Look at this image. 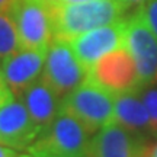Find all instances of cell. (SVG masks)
Wrapping results in <instances>:
<instances>
[{
    "instance_id": "obj_19",
    "label": "cell",
    "mask_w": 157,
    "mask_h": 157,
    "mask_svg": "<svg viewBox=\"0 0 157 157\" xmlns=\"http://www.w3.org/2000/svg\"><path fill=\"white\" fill-rule=\"evenodd\" d=\"M121 2L127 9H131V7H140L141 5L146 3L147 0H121Z\"/></svg>"
},
{
    "instance_id": "obj_24",
    "label": "cell",
    "mask_w": 157,
    "mask_h": 157,
    "mask_svg": "<svg viewBox=\"0 0 157 157\" xmlns=\"http://www.w3.org/2000/svg\"><path fill=\"white\" fill-rule=\"evenodd\" d=\"M48 157H61V156H48Z\"/></svg>"
},
{
    "instance_id": "obj_13",
    "label": "cell",
    "mask_w": 157,
    "mask_h": 157,
    "mask_svg": "<svg viewBox=\"0 0 157 157\" xmlns=\"http://www.w3.org/2000/svg\"><path fill=\"white\" fill-rule=\"evenodd\" d=\"M113 122L119 124L128 131L146 138L153 135L150 117L144 102L141 99V92L115 96Z\"/></svg>"
},
{
    "instance_id": "obj_2",
    "label": "cell",
    "mask_w": 157,
    "mask_h": 157,
    "mask_svg": "<svg viewBox=\"0 0 157 157\" xmlns=\"http://www.w3.org/2000/svg\"><path fill=\"white\" fill-rule=\"evenodd\" d=\"M90 137L92 134L80 121L73 115L60 111L56 119L41 131L28 151L34 157H83Z\"/></svg>"
},
{
    "instance_id": "obj_11",
    "label": "cell",
    "mask_w": 157,
    "mask_h": 157,
    "mask_svg": "<svg viewBox=\"0 0 157 157\" xmlns=\"http://www.w3.org/2000/svg\"><path fill=\"white\" fill-rule=\"evenodd\" d=\"M47 50L22 48L0 61L3 80L15 96H21L42 76Z\"/></svg>"
},
{
    "instance_id": "obj_16",
    "label": "cell",
    "mask_w": 157,
    "mask_h": 157,
    "mask_svg": "<svg viewBox=\"0 0 157 157\" xmlns=\"http://www.w3.org/2000/svg\"><path fill=\"white\" fill-rule=\"evenodd\" d=\"M140 9L154 34L157 35V0H147L144 5L140 6Z\"/></svg>"
},
{
    "instance_id": "obj_18",
    "label": "cell",
    "mask_w": 157,
    "mask_h": 157,
    "mask_svg": "<svg viewBox=\"0 0 157 157\" xmlns=\"http://www.w3.org/2000/svg\"><path fill=\"white\" fill-rule=\"evenodd\" d=\"M17 150H13L10 147H6L0 144V157H17Z\"/></svg>"
},
{
    "instance_id": "obj_23",
    "label": "cell",
    "mask_w": 157,
    "mask_h": 157,
    "mask_svg": "<svg viewBox=\"0 0 157 157\" xmlns=\"http://www.w3.org/2000/svg\"><path fill=\"white\" fill-rule=\"evenodd\" d=\"M17 157H34V156H29V154H21V156H17Z\"/></svg>"
},
{
    "instance_id": "obj_4",
    "label": "cell",
    "mask_w": 157,
    "mask_h": 157,
    "mask_svg": "<svg viewBox=\"0 0 157 157\" xmlns=\"http://www.w3.org/2000/svg\"><path fill=\"white\" fill-rule=\"evenodd\" d=\"M21 45L25 50H45L52 41L50 0H15L9 9Z\"/></svg>"
},
{
    "instance_id": "obj_25",
    "label": "cell",
    "mask_w": 157,
    "mask_h": 157,
    "mask_svg": "<svg viewBox=\"0 0 157 157\" xmlns=\"http://www.w3.org/2000/svg\"><path fill=\"white\" fill-rule=\"evenodd\" d=\"M147 151H148V150H147ZM143 157H148V156H147V153H146V154H144V156H143Z\"/></svg>"
},
{
    "instance_id": "obj_10",
    "label": "cell",
    "mask_w": 157,
    "mask_h": 157,
    "mask_svg": "<svg viewBox=\"0 0 157 157\" xmlns=\"http://www.w3.org/2000/svg\"><path fill=\"white\" fill-rule=\"evenodd\" d=\"M77 58L84 67H90L109 52L124 48L125 44V16L117 22L99 26L68 41Z\"/></svg>"
},
{
    "instance_id": "obj_22",
    "label": "cell",
    "mask_w": 157,
    "mask_h": 157,
    "mask_svg": "<svg viewBox=\"0 0 157 157\" xmlns=\"http://www.w3.org/2000/svg\"><path fill=\"white\" fill-rule=\"evenodd\" d=\"M57 3H80V2H92V0H51Z\"/></svg>"
},
{
    "instance_id": "obj_15",
    "label": "cell",
    "mask_w": 157,
    "mask_h": 157,
    "mask_svg": "<svg viewBox=\"0 0 157 157\" xmlns=\"http://www.w3.org/2000/svg\"><path fill=\"white\" fill-rule=\"evenodd\" d=\"M141 99L147 108V112L150 117L153 135H157V86H147L141 90Z\"/></svg>"
},
{
    "instance_id": "obj_14",
    "label": "cell",
    "mask_w": 157,
    "mask_h": 157,
    "mask_svg": "<svg viewBox=\"0 0 157 157\" xmlns=\"http://www.w3.org/2000/svg\"><path fill=\"white\" fill-rule=\"evenodd\" d=\"M22 50L15 22L7 10H0V61Z\"/></svg>"
},
{
    "instance_id": "obj_9",
    "label": "cell",
    "mask_w": 157,
    "mask_h": 157,
    "mask_svg": "<svg viewBox=\"0 0 157 157\" xmlns=\"http://www.w3.org/2000/svg\"><path fill=\"white\" fill-rule=\"evenodd\" d=\"M147 150L146 137L111 122L90 137L83 157H143Z\"/></svg>"
},
{
    "instance_id": "obj_6",
    "label": "cell",
    "mask_w": 157,
    "mask_h": 157,
    "mask_svg": "<svg viewBox=\"0 0 157 157\" xmlns=\"http://www.w3.org/2000/svg\"><path fill=\"white\" fill-rule=\"evenodd\" d=\"M124 48L132 57L144 87L156 82L157 74V35L148 25L141 9L125 16Z\"/></svg>"
},
{
    "instance_id": "obj_7",
    "label": "cell",
    "mask_w": 157,
    "mask_h": 157,
    "mask_svg": "<svg viewBox=\"0 0 157 157\" xmlns=\"http://www.w3.org/2000/svg\"><path fill=\"white\" fill-rule=\"evenodd\" d=\"M87 77L115 96L144 89L137 66L125 48L102 57L90 67Z\"/></svg>"
},
{
    "instance_id": "obj_26",
    "label": "cell",
    "mask_w": 157,
    "mask_h": 157,
    "mask_svg": "<svg viewBox=\"0 0 157 157\" xmlns=\"http://www.w3.org/2000/svg\"><path fill=\"white\" fill-rule=\"evenodd\" d=\"M156 82H157V74H156Z\"/></svg>"
},
{
    "instance_id": "obj_3",
    "label": "cell",
    "mask_w": 157,
    "mask_h": 157,
    "mask_svg": "<svg viewBox=\"0 0 157 157\" xmlns=\"http://www.w3.org/2000/svg\"><path fill=\"white\" fill-rule=\"evenodd\" d=\"M61 111L73 115L93 135L113 122L115 95L87 77L77 89L63 98Z\"/></svg>"
},
{
    "instance_id": "obj_8",
    "label": "cell",
    "mask_w": 157,
    "mask_h": 157,
    "mask_svg": "<svg viewBox=\"0 0 157 157\" xmlns=\"http://www.w3.org/2000/svg\"><path fill=\"white\" fill-rule=\"evenodd\" d=\"M41 129L31 118L21 98L13 93L0 102V144L13 150H28Z\"/></svg>"
},
{
    "instance_id": "obj_17",
    "label": "cell",
    "mask_w": 157,
    "mask_h": 157,
    "mask_svg": "<svg viewBox=\"0 0 157 157\" xmlns=\"http://www.w3.org/2000/svg\"><path fill=\"white\" fill-rule=\"evenodd\" d=\"M9 95H12V92L6 86L5 80H3V76H2V70H0V102L3 101V99H6Z\"/></svg>"
},
{
    "instance_id": "obj_20",
    "label": "cell",
    "mask_w": 157,
    "mask_h": 157,
    "mask_svg": "<svg viewBox=\"0 0 157 157\" xmlns=\"http://www.w3.org/2000/svg\"><path fill=\"white\" fill-rule=\"evenodd\" d=\"M15 0H0V10H9Z\"/></svg>"
},
{
    "instance_id": "obj_1",
    "label": "cell",
    "mask_w": 157,
    "mask_h": 157,
    "mask_svg": "<svg viewBox=\"0 0 157 157\" xmlns=\"http://www.w3.org/2000/svg\"><path fill=\"white\" fill-rule=\"evenodd\" d=\"M52 39L71 41L78 35L124 17L128 10L121 0H92L80 3L51 2Z\"/></svg>"
},
{
    "instance_id": "obj_5",
    "label": "cell",
    "mask_w": 157,
    "mask_h": 157,
    "mask_svg": "<svg viewBox=\"0 0 157 157\" xmlns=\"http://www.w3.org/2000/svg\"><path fill=\"white\" fill-rule=\"evenodd\" d=\"M89 70L84 67L66 39L54 38L48 45L42 76L60 98L67 96L87 78Z\"/></svg>"
},
{
    "instance_id": "obj_21",
    "label": "cell",
    "mask_w": 157,
    "mask_h": 157,
    "mask_svg": "<svg viewBox=\"0 0 157 157\" xmlns=\"http://www.w3.org/2000/svg\"><path fill=\"white\" fill-rule=\"evenodd\" d=\"M147 156L148 157H157V143L154 146L148 147V151H147Z\"/></svg>"
},
{
    "instance_id": "obj_12",
    "label": "cell",
    "mask_w": 157,
    "mask_h": 157,
    "mask_svg": "<svg viewBox=\"0 0 157 157\" xmlns=\"http://www.w3.org/2000/svg\"><path fill=\"white\" fill-rule=\"evenodd\" d=\"M17 98L22 99L31 118L41 131H44L61 111L63 99L42 77H39Z\"/></svg>"
}]
</instances>
